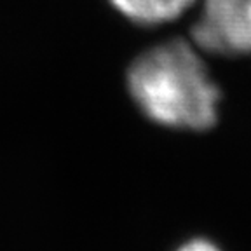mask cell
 <instances>
[{"label":"cell","mask_w":251,"mask_h":251,"mask_svg":"<svg viewBox=\"0 0 251 251\" xmlns=\"http://www.w3.org/2000/svg\"><path fill=\"white\" fill-rule=\"evenodd\" d=\"M127 89L138 108L161 126L202 131L218 117L220 89L183 40L141 52L127 70Z\"/></svg>","instance_id":"obj_1"},{"label":"cell","mask_w":251,"mask_h":251,"mask_svg":"<svg viewBox=\"0 0 251 251\" xmlns=\"http://www.w3.org/2000/svg\"><path fill=\"white\" fill-rule=\"evenodd\" d=\"M192 37L211 54H251V0H202Z\"/></svg>","instance_id":"obj_2"},{"label":"cell","mask_w":251,"mask_h":251,"mask_svg":"<svg viewBox=\"0 0 251 251\" xmlns=\"http://www.w3.org/2000/svg\"><path fill=\"white\" fill-rule=\"evenodd\" d=\"M112 5L136 25H161L175 20L194 0H110Z\"/></svg>","instance_id":"obj_3"},{"label":"cell","mask_w":251,"mask_h":251,"mask_svg":"<svg viewBox=\"0 0 251 251\" xmlns=\"http://www.w3.org/2000/svg\"><path fill=\"white\" fill-rule=\"evenodd\" d=\"M176 251H220V248L208 239H190L181 244Z\"/></svg>","instance_id":"obj_4"}]
</instances>
